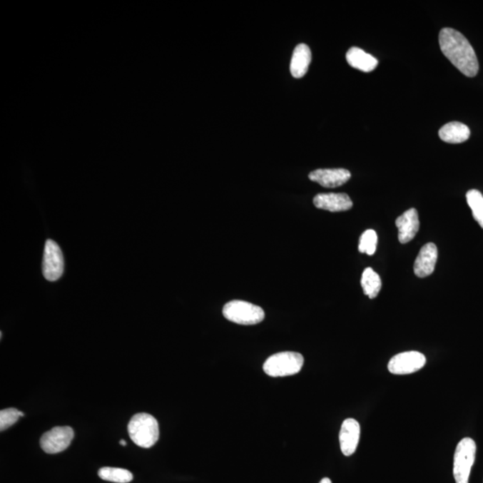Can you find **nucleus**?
Instances as JSON below:
<instances>
[{"mask_svg":"<svg viewBox=\"0 0 483 483\" xmlns=\"http://www.w3.org/2000/svg\"><path fill=\"white\" fill-rule=\"evenodd\" d=\"M439 46L444 55L468 77H474L479 71V63L474 48L463 34L452 28H444L439 33Z\"/></svg>","mask_w":483,"mask_h":483,"instance_id":"1","label":"nucleus"},{"mask_svg":"<svg viewBox=\"0 0 483 483\" xmlns=\"http://www.w3.org/2000/svg\"><path fill=\"white\" fill-rule=\"evenodd\" d=\"M128 429L130 439L143 449H150L154 446L160 437L157 420L146 412L133 415L130 420Z\"/></svg>","mask_w":483,"mask_h":483,"instance_id":"2","label":"nucleus"},{"mask_svg":"<svg viewBox=\"0 0 483 483\" xmlns=\"http://www.w3.org/2000/svg\"><path fill=\"white\" fill-rule=\"evenodd\" d=\"M304 356L295 352H281L270 356L264 362L263 370L270 377H287L298 375L304 366Z\"/></svg>","mask_w":483,"mask_h":483,"instance_id":"3","label":"nucleus"},{"mask_svg":"<svg viewBox=\"0 0 483 483\" xmlns=\"http://www.w3.org/2000/svg\"><path fill=\"white\" fill-rule=\"evenodd\" d=\"M223 315L229 322L240 325H255L263 322L265 313L258 305L241 300H234L225 305Z\"/></svg>","mask_w":483,"mask_h":483,"instance_id":"4","label":"nucleus"},{"mask_svg":"<svg viewBox=\"0 0 483 483\" xmlns=\"http://www.w3.org/2000/svg\"><path fill=\"white\" fill-rule=\"evenodd\" d=\"M476 444L471 438L461 440L454 454L453 474L456 483H469L476 456Z\"/></svg>","mask_w":483,"mask_h":483,"instance_id":"5","label":"nucleus"},{"mask_svg":"<svg viewBox=\"0 0 483 483\" xmlns=\"http://www.w3.org/2000/svg\"><path fill=\"white\" fill-rule=\"evenodd\" d=\"M42 273L49 281L59 280L64 273V257L61 249L52 240H47L45 243Z\"/></svg>","mask_w":483,"mask_h":483,"instance_id":"6","label":"nucleus"},{"mask_svg":"<svg viewBox=\"0 0 483 483\" xmlns=\"http://www.w3.org/2000/svg\"><path fill=\"white\" fill-rule=\"evenodd\" d=\"M426 357L422 352L409 351L400 352L390 359L387 369L396 375H407L424 367Z\"/></svg>","mask_w":483,"mask_h":483,"instance_id":"7","label":"nucleus"},{"mask_svg":"<svg viewBox=\"0 0 483 483\" xmlns=\"http://www.w3.org/2000/svg\"><path fill=\"white\" fill-rule=\"evenodd\" d=\"M73 437L75 432L68 426L53 428L42 435L40 442L41 449L48 454L63 452L70 446Z\"/></svg>","mask_w":483,"mask_h":483,"instance_id":"8","label":"nucleus"},{"mask_svg":"<svg viewBox=\"0 0 483 483\" xmlns=\"http://www.w3.org/2000/svg\"><path fill=\"white\" fill-rule=\"evenodd\" d=\"M310 180L327 188L343 185L351 178V173L345 168L317 169L309 174Z\"/></svg>","mask_w":483,"mask_h":483,"instance_id":"9","label":"nucleus"},{"mask_svg":"<svg viewBox=\"0 0 483 483\" xmlns=\"http://www.w3.org/2000/svg\"><path fill=\"white\" fill-rule=\"evenodd\" d=\"M361 428L357 421L349 418L345 420L340 432V442L342 453L345 457H350L357 449Z\"/></svg>","mask_w":483,"mask_h":483,"instance_id":"10","label":"nucleus"},{"mask_svg":"<svg viewBox=\"0 0 483 483\" xmlns=\"http://www.w3.org/2000/svg\"><path fill=\"white\" fill-rule=\"evenodd\" d=\"M313 203L318 209L340 213L352 209V202L347 193H320L313 199Z\"/></svg>","mask_w":483,"mask_h":483,"instance_id":"11","label":"nucleus"},{"mask_svg":"<svg viewBox=\"0 0 483 483\" xmlns=\"http://www.w3.org/2000/svg\"><path fill=\"white\" fill-rule=\"evenodd\" d=\"M438 260V248L433 243H428L420 250L414 265L415 274L418 278L429 277L435 270Z\"/></svg>","mask_w":483,"mask_h":483,"instance_id":"12","label":"nucleus"},{"mask_svg":"<svg viewBox=\"0 0 483 483\" xmlns=\"http://www.w3.org/2000/svg\"><path fill=\"white\" fill-rule=\"evenodd\" d=\"M398 240L401 244H407L415 238L420 228L418 211L414 209L405 211L396 220Z\"/></svg>","mask_w":483,"mask_h":483,"instance_id":"13","label":"nucleus"},{"mask_svg":"<svg viewBox=\"0 0 483 483\" xmlns=\"http://www.w3.org/2000/svg\"><path fill=\"white\" fill-rule=\"evenodd\" d=\"M312 61L311 49L306 44L296 46L290 63V72L295 78H302L308 72Z\"/></svg>","mask_w":483,"mask_h":483,"instance_id":"14","label":"nucleus"},{"mask_svg":"<svg viewBox=\"0 0 483 483\" xmlns=\"http://www.w3.org/2000/svg\"><path fill=\"white\" fill-rule=\"evenodd\" d=\"M347 61L352 68L365 73L373 71L379 64L378 59L357 47L349 49L347 53Z\"/></svg>","mask_w":483,"mask_h":483,"instance_id":"15","label":"nucleus"},{"mask_svg":"<svg viewBox=\"0 0 483 483\" xmlns=\"http://www.w3.org/2000/svg\"><path fill=\"white\" fill-rule=\"evenodd\" d=\"M471 131L467 125L460 122L447 123L440 128L439 138L449 143H461L467 141Z\"/></svg>","mask_w":483,"mask_h":483,"instance_id":"16","label":"nucleus"},{"mask_svg":"<svg viewBox=\"0 0 483 483\" xmlns=\"http://www.w3.org/2000/svg\"><path fill=\"white\" fill-rule=\"evenodd\" d=\"M361 285L365 295L369 296V298L375 299L380 294L382 284L379 275L372 268H367L362 273Z\"/></svg>","mask_w":483,"mask_h":483,"instance_id":"17","label":"nucleus"},{"mask_svg":"<svg viewBox=\"0 0 483 483\" xmlns=\"http://www.w3.org/2000/svg\"><path fill=\"white\" fill-rule=\"evenodd\" d=\"M98 474L104 481L116 483H128L133 478L131 472L122 468L103 467L100 469Z\"/></svg>","mask_w":483,"mask_h":483,"instance_id":"18","label":"nucleus"},{"mask_svg":"<svg viewBox=\"0 0 483 483\" xmlns=\"http://www.w3.org/2000/svg\"><path fill=\"white\" fill-rule=\"evenodd\" d=\"M467 200L471 208L472 216L483 228V195L478 190H470L467 193Z\"/></svg>","mask_w":483,"mask_h":483,"instance_id":"19","label":"nucleus"},{"mask_svg":"<svg viewBox=\"0 0 483 483\" xmlns=\"http://www.w3.org/2000/svg\"><path fill=\"white\" fill-rule=\"evenodd\" d=\"M378 244V235L372 229H368L362 233L360 238L358 250L360 253H366L368 255H375Z\"/></svg>","mask_w":483,"mask_h":483,"instance_id":"20","label":"nucleus"},{"mask_svg":"<svg viewBox=\"0 0 483 483\" xmlns=\"http://www.w3.org/2000/svg\"><path fill=\"white\" fill-rule=\"evenodd\" d=\"M23 412L17 410L16 408H6L0 412V431L11 427L19 421L20 417H24Z\"/></svg>","mask_w":483,"mask_h":483,"instance_id":"21","label":"nucleus"},{"mask_svg":"<svg viewBox=\"0 0 483 483\" xmlns=\"http://www.w3.org/2000/svg\"><path fill=\"white\" fill-rule=\"evenodd\" d=\"M320 483H332V482H331L330 479L324 478L322 479V481L320 482Z\"/></svg>","mask_w":483,"mask_h":483,"instance_id":"22","label":"nucleus"},{"mask_svg":"<svg viewBox=\"0 0 483 483\" xmlns=\"http://www.w3.org/2000/svg\"><path fill=\"white\" fill-rule=\"evenodd\" d=\"M119 443H120V445L126 446V440H124V439L120 440Z\"/></svg>","mask_w":483,"mask_h":483,"instance_id":"23","label":"nucleus"}]
</instances>
